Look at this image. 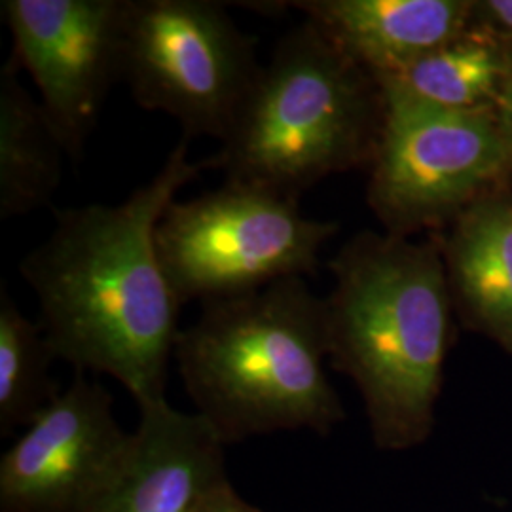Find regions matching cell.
I'll use <instances>...</instances> for the list:
<instances>
[{
    "label": "cell",
    "instance_id": "cell-1",
    "mask_svg": "<svg viewBox=\"0 0 512 512\" xmlns=\"http://www.w3.org/2000/svg\"><path fill=\"white\" fill-rule=\"evenodd\" d=\"M203 169L209 158L194 162L183 139L124 202L55 209L50 236L19 264L57 359L118 380L139 408L165 399L181 332L183 306L165 277L156 230Z\"/></svg>",
    "mask_w": 512,
    "mask_h": 512
},
{
    "label": "cell",
    "instance_id": "cell-2",
    "mask_svg": "<svg viewBox=\"0 0 512 512\" xmlns=\"http://www.w3.org/2000/svg\"><path fill=\"white\" fill-rule=\"evenodd\" d=\"M329 266L330 365L359 389L378 448H416L435 427L456 315L439 239L366 230Z\"/></svg>",
    "mask_w": 512,
    "mask_h": 512
},
{
    "label": "cell",
    "instance_id": "cell-3",
    "mask_svg": "<svg viewBox=\"0 0 512 512\" xmlns=\"http://www.w3.org/2000/svg\"><path fill=\"white\" fill-rule=\"evenodd\" d=\"M175 359L196 412L224 444L298 429L325 437L346 418L325 368L327 298L304 277L202 304L177 336Z\"/></svg>",
    "mask_w": 512,
    "mask_h": 512
},
{
    "label": "cell",
    "instance_id": "cell-4",
    "mask_svg": "<svg viewBox=\"0 0 512 512\" xmlns=\"http://www.w3.org/2000/svg\"><path fill=\"white\" fill-rule=\"evenodd\" d=\"M384 112L372 74L304 19L262 65L209 165L226 181L300 200L327 177L370 165Z\"/></svg>",
    "mask_w": 512,
    "mask_h": 512
},
{
    "label": "cell",
    "instance_id": "cell-5",
    "mask_svg": "<svg viewBox=\"0 0 512 512\" xmlns=\"http://www.w3.org/2000/svg\"><path fill=\"white\" fill-rule=\"evenodd\" d=\"M298 202L224 181L192 200L171 203L158 224L156 245L181 306L315 274L325 243L340 226L302 215Z\"/></svg>",
    "mask_w": 512,
    "mask_h": 512
},
{
    "label": "cell",
    "instance_id": "cell-6",
    "mask_svg": "<svg viewBox=\"0 0 512 512\" xmlns=\"http://www.w3.org/2000/svg\"><path fill=\"white\" fill-rule=\"evenodd\" d=\"M262 63L256 38L213 0H131L124 82L139 107L179 122L183 139L230 135Z\"/></svg>",
    "mask_w": 512,
    "mask_h": 512
},
{
    "label": "cell",
    "instance_id": "cell-7",
    "mask_svg": "<svg viewBox=\"0 0 512 512\" xmlns=\"http://www.w3.org/2000/svg\"><path fill=\"white\" fill-rule=\"evenodd\" d=\"M368 165L366 200L387 234L448 228L482 196L512 181V154L495 112L456 114L385 103Z\"/></svg>",
    "mask_w": 512,
    "mask_h": 512
},
{
    "label": "cell",
    "instance_id": "cell-8",
    "mask_svg": "<svg viewBox=\"0 0 512 512\" xmlns=\"http://www.w3.org/2000/svg\"><path fill=\"white\" fill-rule=\"evenodd\" d=\"M131 0H2L10 61L31 76L74 162L124 80Z\"/></svg>",
    "mask_w": 512,
    "mask_h": 512
},
{
    "label": "cell",
    "instance_id": "cell-9",
    "mask_svg": "<svg viewBox=\"0 0 512 512\" xmlns=\"http://www.w3.org/2000/svg\"><path fill=\"white\" fill-rule=\"evenodd\" d=\"M131 440L109 391L76 372L0 459V511H88L122 467Z\"/></svg>",
    "mask_w": 512,
    "mask_h": 512
},
{
    "label": "cell",
    "instance_id": "cell-10",
    "mask_svg": "<svg viewBox=\"0 0 512 512\" xmlns=\"http://www.w3.org/2000/svg\"><path fill=\"white\" fill-rule=\"evenodd\" d=\"M128 456L86 512H198L224 482V440L198 412L141 406Z\"/></svg>",
    "mask_w": 512,
    "mask_h": 512
},
{
    "label": "cell",
    "instance_id": "cell-11",
    "mask_svg": "<svg viewBox=\"0 0 512 512\" xmlns=\"http://www.w3.org/2000/svg\"><path fill=\"white\" fill-rule=\"evenodd\" d=\"M289 6L376 80L463 33L473 0H300Z\"/></svg>",
    "mask_w": 512,
    "mask_h": 512
},
{
    "label": "cell",
    "instance_id": "cell-12",
    "mask_svg": "<svg viewBox=\"0 0 512 512\" xmlns=\"http://www.w3.org/2000/svg\"><path fill=\"white\" fill-rule=\"evenodd\" d=\"M454 311L512 353V186L469 205L439 236Z\"/></svg>",
    "mask_w": 512,
    "mask_h": 512
},
{
    "label": "cell",
    "instance_id": "cell-13",
    "mask_svg": "<svg viewBox=\"0 0 512 512\" xmlns=\"http://www.w3.org/2000/svg\"><path fill=\"white\" fill-rule=\"evenodd\" d=\"M512 46L469 27L397 73L376 78L385 103L480 114L495 112L511 69Z\"/></svg>",
    "mask_w": 512,
    "mask_h": 512
},
{
    "label": "cell",
    "instance_id": "cell-14",
    "mask_svg": "<svg viewBox=\"0 0 512 512\" xmlns=\"http://www.w3.org/2000/svg\"><path fill=\"white\" fill-rule=\"evenodd\" d=\"M65 156L52 120L8 59L0 71V219L48 207L61 186Z\"/></svg>",
    "mask_w": 512,
    "mask_h": 512
},
{
    "label": "cell",
    "instance_id": "cell-15",
    "mask_svg": "<svg viewBox=\"0 0 512 512\" xmlns=\"http://www.w3.org/2000/svg\"><path fill=\"white\" fill-rule=\"evenodd\" d=\"M57 361L40 323L23 315L10 293L0 291V433L25 429L44 412L61 387L52 378Z\"/></svg>",
    "mask_w": 512,
    "mask_h": 512
},
{
    "label": "cell",
    "instance_id": "cell-16",
    "mask_svg": "<svg viewBox=\"0 0 512 512\" xmlns=\"http://www.w3.org/2000/svg\"><path fill=\"white\" fill-rule=\"evenodd\" d=\"M471 25L512 46V0H473Z\"/></svg>",
    "mask_w": 512,
    "mask_h": 512
},
{
    "label": "cell",
    "instance_id": "cell-17",
    "mask_svg": "<svg viewBox=\"0 0 512 512\" xmlns=\"http://www.w3.org/2000/svg\"><path fill=\"white\" fill-rule=\"evenodd\" d=\"M198 512H262L239 497L232 488L230 480L219 486L213 494L203 501Z\"/></svg>",
    "mask_w": 512,
    "mask_h": 512
},
{
    "label": "cell",
    "instance_id": "cell-18",
    "mask_svg": "<svg viewBox=\"0 0 512 512\" xmlns=\"http://www.w3.org/2000/svg\"><path fill=\"white\" fill-rule=\"evenodd\" d=\"M495 118H497L499 129H501V133L507 141V147H509L512 154V59L509 76H507V82H505V90H503L499 105L495 109Z\"/></svg>",
    "mask_w": 512,
    "mask_h": 512
}]
</instances>
